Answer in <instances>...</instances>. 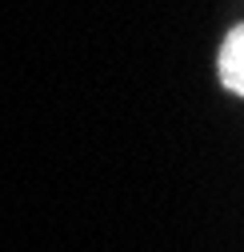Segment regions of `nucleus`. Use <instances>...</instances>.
Masks as SVG:
<instances>
[{
  "label": "nucleus",
  "mask_w": 244,
  "mask_h": 252,
  "mask_svg": "<svg viewBox=\"0 0 244 252\" xmlns=\"http://www.w3.org/2000/svg\"><path fill=\"white\" fill-rule=\"evenodd\" d=\"M220 76L232 92L244 88V28H232V36L224 40V52H220Z\"/></svg>",
  "instance_id": "obj_1"
}]
</instances>
